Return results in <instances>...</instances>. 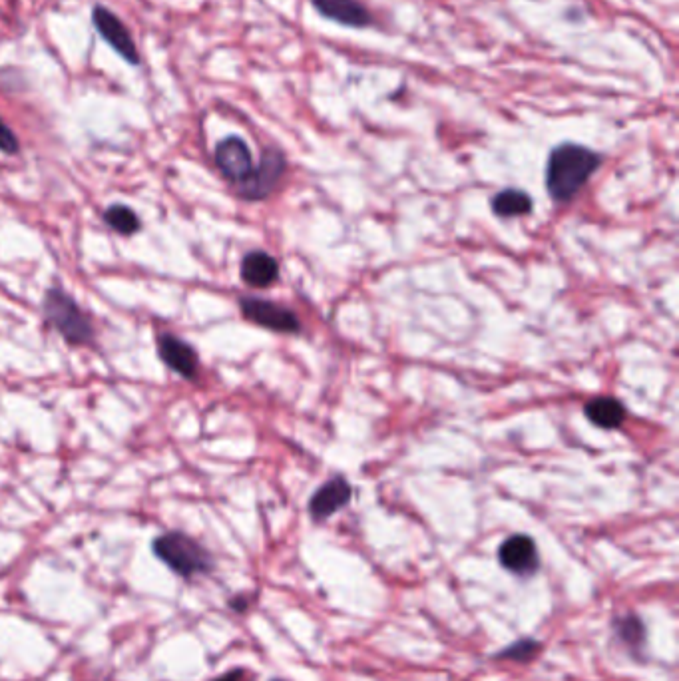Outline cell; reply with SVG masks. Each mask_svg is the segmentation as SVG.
Instances as JSON below:
<instances>
[{
	"label": "cell",
	"mask_w": 679,
	"mask_h": 681,
	"mask_svg": "<svg viewBox=\"0 0 679 681\" xmlns=\"http://www.w3.org/2000/svg\"><path fill=\"white\" fill-rule=\"evenodd\" d=\"M158 353L162 361L186 379H194L198 371V355L194 347L174 335H162L158 339Z\"/></svg>",
	"instance_id": "11"
},
{
	"label": "cell",
	"mask_w": 679,
	"mask_h": 681,
	"mask_svg": "<svg viewBox=\"0 0 679 681\" xmlns=\"http://www.w3.org/2000/svg\"><path fill=\"white\" fill-rule=\"evenodd\" d=\"M498 562L510 574L528 578L538 572L540 556L534 540L526 534H514L498 548Z\"/></svg>",
	"instance_id": "7"
},
{
	"label": "cell",
	"mask_w": 679,
	"mask_h": 681,
	"mask_svg": "<svg viewBox=\"0 0 679 681\" xmlns=\"http://www.w3.org/2000/svg\"><path fill=\"white\" fill-rule=\"evenodd\" d=\"M241 313L245 315V319H249L251 323L265 327L269 331H277V333H297L299 331V319L293 311L265 301V299H255V297H243L239 301Z\"/></svg>",
	"instance_id": "6"
},
{
	"label": "cell",
	"mask_w": 679,
	"mask_h": 681,
	"mask_svg": "<svg viewBox=\"0 0 679 681\" xmlns=\"http://www.w3.org/2000/svg\"><path fill=\"white\" fill-rule=\"evenodd\" d=\"M602 156L580 144L556 146L546 162V188L556 202H570L598 172Z\"/></svg>",
	"instance_id": "1"
},
{
	"label": "cell",
	"mask_w": 679,
	"mask_h": 681,
	"mask_svg": "<svg viewBox=\"0 0 679 681\" xmlns=\"http://www.w3.org/2000/svg\"><path fill=\"white\" fill-rule=\"evenodd\" d=\"M285 168H287V162H285V156L279 150H275V148L265 150L259 166L253 168V172L247 176V180H243L239 184V194L245 200L267 198L275 190V186L279 184L281 176L285 174Z\"/></svg>",
	"instance_id": "5"
},
{
	"label": "cell",
	"mask_w": 679,
	"mask_h": 681,
	"mask_svg": "<svg viewBox=\"0 0 679 681\" xmlns=\"http://www.w3.org/2000/svg\"><path fill=\"white\" fill-rule=\"evenodd\" d=\"M586 417L600 429H616L624 423L626 409L614 397H598L586 405Z\"/></svg>",
	"instance_id": "13"
},
{
	"label": "cell",
	"mask_w": 679,
	"mask_h": 681,
	"mask_svg": "<svg viewBox=\"0 0 679 681\" xmlns=\"http://www.w3.org/2000/svg\"><path fill=\"white\" fill-rule=\"evenodd\" d=\"M273 681H283V680H273Z\"/></svg>",
	"instance_id": "20"
},
{
	"label": "cell",
	"mask_w": 679,
	"mask_h": 681,
	"mask_svg": "<svg viewBox=\"0 0 679 681\" xmlns=\"http://www.w3.org/2000/svg\"><path fill=\"white\" fill-rule=\"evenodd\" d=\"M20 150V144H18V138L16 134L10 130V126L0 118V152L8 154V156H14L18 154Z\"/></svg>",
	"instance_id": "18"
},
{
	"label": "cell",
	"mask_w": 679,
	"mask_h": 681,
	"mask_svg": "<svg viewBox=\"0 0 679 681\" xmlns=\"http://www.w3.org/2000/svg\"><path fill=\"white\" fill-rule=\"evenodd\" d=\"M92 24L96 32L102 36L104 42H108L118 56H122L128 64L138 66L140 64V52L138 46L128 30V26L114 14L110 8L96 4L92 8Z\"/></svg>",
	"instance_id": "4"
},
{
	"label": "cell",
	"mask_w": 679,
	"mask_h": 681,
	"mask_svg": "<svg viewBox=\"0 0 679 681\" xmlns=\"http://www.w3.org/2000/svg\"><path fill=\"white\" fill-rule=\"evenodd\" d=\"M245 680V672L243 670H231V672H227V674H224V676H220V678H216V680L212 681H243Z\"/></svg>",
	"instance_id": "19"
},
{
	"label": "cell",
	"mask_w": 679,
	"mask_h": 681,
	"mask_svg": "<svg viewBox=\"0 0 679 681\" xmlns=\"http://www.w3.org/2000/svg\"><path fill=\"white\" fill-rule=\"evenodd\" d=\"M351 484L343 478V476H335L331 480H327L309 500V512L311 516L321 522L329 516H333L335 512H339L341 508H345L351 500Z\"/></svg>",
	"instance_id": "9"
},
{
	"label": "cell",
	"mask_w": 679,
	"mask_h": 681,
	"mask_svg": "<svg viewBox=\"0 0 679 681\" xmlns=\"http://www.w3.org/2000/svg\"><path fill=\"white\" fill-rule=\"evenodd\" d=\"M216 166L229 182L241 184L253 172L249 146L239 136H227L216 148Z\"/></svg>",
	"instance_id": "8"
},
{
	"label": "cell",
	"mask_w": 679,
	"mask_h": 681,
	"mask_svg": "<svg viewBox=\"0 0 679 681\" xmlns=\"http://www.w3.org/2000/svg\"><path fill=\"white\" fill-rule=\"evenodd\" d=\"M313 8L337 24L349 28H367L373 24V16L359 0H311Z\"/></svg>",
	"instance_id": "10"
},
{
	"label": "cell",
	"mask_w": 679,
	"mask_h": 681,
	"mask_svg": "<svg viewBox=\"0 0 679 681\" xmlns=\"http://www.w3.org/2000/svg\"><path fill=\"white\" fill-rule=\"evenodd\" d=\"M542 650V644L532 640V638H524V640H518L514 642L512 646L500 650L494 658L498 660H512V662H520V664H526L530 660H534Z\"/></svg>",
	"instance_id": "17"
},
{
	"label": "cell",
	"mask_w": 679,
	"mask_h": 681,
	"mask_svg": "<svg viewBox=\"0 0 679 681\" xmlns=\"http://www.w3.org/2000/svg\"><path fill=\"white\" fill-rule=\"evenodd\" d=\"M279 275L277 261L265 251H251L241 261V277L255 289L269 287Z\"/></svg>",
	"instance_id": "12"
},
{
	"label": "cell",
	"mask_w": 679,
	"mask_h": 681,
	"mask_svg": "<svg viewBox=\"0 0 679 681\" xmlns=\"http://www.w3.org/2000/svg\"><path fill=\"white\" fill-rule=\"evenodd\" d=\"M44 313L46 319L52 323V327L72 345H84L92 341L94 329L84 315V311L76 305V301L58 291L50 289L44 297Z\"/></svg>",
	"instance_id": "3"
},
{
	"label": "cell",
	"mask_w": 679,
	"mask_h": 681,
	"mask_svg": "<svg viewBox=\"0 0 679 681\" xmlns=\"http://www.w3.org/2000/svg\"><path fill=\"white\" fill-rule=\"evenodd\" d=\"M532 210V200L522 190H502L492 200V212L500 218H516L526 216Z\"/></svg>",
	"instance_id": "15"
},
{
	"label": "cell",
	"mask_w": 679,
	"mask_h": 681,
	"mask_svg": "<svg viewBox=\"0 0 679 681\" xmlns=\"http://www.w3.org/2000/svg\"><path fill=\"white\" fill-rule=\"evenodd\" d=\"M154 554L178 576L194 578L214 568L212 554L184 532H168L154 540Z\"/></svg>",
	"instance_id": "2"
},
{
	"label": "cell",
	"mask_w": 679,
	"mask_h": 681,
	"mask_svg": "<svg viewBox=\"0 0 679 681\" xmlns=\"http://www.w3.org/2000/svg\"><path fill=\"white\" fill-rule=\"evenodd\" d=\"M614 630L618 640L634 654V656H642L644 648H646V628L642 624V620L636 614H626V616H618L614 618Z\"/></svg>",
	"instance_id": "14"
},
{
	"label": "cell",
	"mask_w": 679,
	"mask_h": 681,
	"mask_svg": "<svg viewBox=\"0 0 679 681\" xmlns=\"http://www.w3.org/2000/svg\"><path fill=\"white\" fill-rule=\"evenodd\" d=\"M104 222L112 227L114 231L122 233V235H132V233H136V231L140 229V220H138V216H136L130 208L120 206V204H116V206H112V208L106 210Z\"/></svg>",
	"instance_id": "16"
}]
</instances>
